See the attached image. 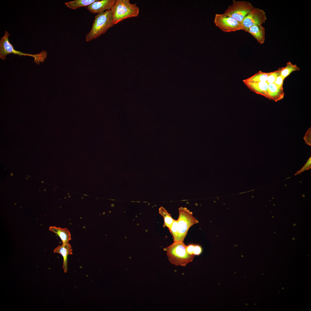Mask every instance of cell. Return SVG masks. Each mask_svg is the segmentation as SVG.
Returning <instances> with one entry per match:
<instances>
[{"instance_id": "obj_1", "label": "cell", "mask_w": 311, "mask_h": 311, "mask_svg": "<svg viewBox=\"0 0 311 311\" xmlns=\"http://www.w3.org/2000/svg\"><path fill=\"white\" fill-rule=\"evenodd\" d=\"M114 25L111 10L97 14L95 16L90 31L86 35V41L88 42L96 39Z\"/></svg>"}, {"instance_id": "obj_2", "label": "cell", "mask_w": 311, "mask_h": 311, "mask_svg": "<svg viewBox=\"0 0 311 311\" xmlns=\"http://www.w3.org/2000/svg\"><path fill=\"white\" fill-rule=\"evenodd\" d=\"M186 246L184 242H175L164 248V250L166 252L168 260L171 264L176 266H186L194 257V255L186 252Z\"/></svg>"}, {"instance_id": "obj_12", "label": "cell", "mask_w": 311, "mask_h": 311, "mask_svg": "<svg viewBox=\"0 0 311 311\" xmlns=\"http://www.w3.org/2000/svg\"><path fill=\"white\" fill-rule=\"evenodd\" d=\"M246 32L252 35L259 44L264 43L265 39V29L262 25L252 26Z\"/></svg>"}, {"instance_id": "obj_3", "label": "cell", "mask_w": 311, "mask_h": 311, "mask_svg": "<svg viewBox=\"0 0 311 311\" xmlns=\"http://www.w3.org/2000/svg\"><path fill=\"white\" fill-rule=\"evenodd\" d=\"M111 10L114 25L126 18L137 17L139 12L138 7L129 0H116Z\"/></svg>"}, {"instance_id": "obj_6", "label": "cell", "mask_w": 311, "mask_h": 311, "mask_svg": "<svg viewBox=\"0 0 311 311\" xmlns=\"http://www.w3.org/2000/svg\"><path fill=\"white\" fill-rule=\"evenodd\" d=\"M249 2L233 0L223 13L232 17L241 23L245 18L254 8Z\"/></svg>"}, {"instance_id": "obj_14", "label": "cell", "mask_w": 311, "mask_h": 311, "mask_svg": "<svg viewBox=\"0 0 311 311\" xmlns=\"http://www.w3.org/2000/svg\"><path fill=\"white\" fill-rule=\"evenodd\" d=\"M49 230L56 234L60 237L63 244L69 243L71 239V234L67 228L50 226Z\"/></svg>"}, {"instance_id": "obj_16", "label": "cell", "mask_w": 311, "mask_h": 311, "mask_svg": "<svg viewBox=\"0 0 311 311\" xmlns=\"http://www.w3.org/2000/svg\"><path fill=\"white\" fill-rule=\"evenodd\" d=\"M159 213L163 217L164 223L163 227H167L169 230L172 226L174 219L172 218L171 215L162 206L159 209Z\"/></svg>"}, {"instance_id": "obj_10", "label": "cell", "mask_w": 311, "mask_h": 311, "mask_svg": "<svg viewBox=\"0 0 311 311\" xmlns=\"http://www.w3.org/2000/svg\"><path fill=\"white\" fill-rule=\"evenodd\" d=\"M243 81L252 91L270 99V96L268 91V84L266 82Z\"/></svg>"}, {"instance_id": "obj_9", "label": "cell", "mask_w": 311, "mask_h": 311, "mask_svg": "<svg viewBox=\"0 0 311 311\" xmlns=\"http://www.w3.org/2000/svg\"><path fill=\"white\" fill-rule=\"evenodd\" d=\"M116 0H97L86 7L91 13L97 14L110 10L114 5Z\"/></svg>"}, {"instance_id": "obj_5", "label": "cell", "mask_w": 311, "mask_h": 311, "mask_svg": "<svg viewBox=\"0 0 311 311\" xmlns=\"http://www.w3.org/2000/svg\"><path fill=\"white\" fill-rule=\"evenodd\" d=\"M178 210V234L173 240L174 242H184L189 228L194 224L198 223V221L193 216L192 212L186 208L181 207Z\"/></svg>"}, {"instance_id": "obj_19", "label": "cell", "mask_w": 311, "mask_h": 311, "mask_svg": "<svg viewBox=\"0 0 311 311\" xmlns=\"http://www.w3.org/2000/svg\"><path fill=\"white\" fill-rule=\"evenodd\" d=\"M281 70V68H280L277 71L271 72L266 82L268 84L270 83H273L276 78L280 75Z\"/></svg>"}, {"instance_id": "obj_4", "label": "cell", "mask_w": 311, "mask_h": 311, "mask_svg": "<svg viewBox=\"0 0 311 311\" xmlns=\"http://www.w3.org/2000/svg\"><path fill=\"white\" fill-rule=\"evenodd\" d=\"M10 34L6 31L4 36L1 38L0 40V58L4 60L6 59L7 54L13 53L14 54L18 55L19 56H30L33 57L34 62L37 65L40 62H43L47 56V52L46 51L43 50L40 53L36 54H31L23 53L20 51H17L14 49L13 45L10 42L9 37Z\"/></svg>"}, {"instance_id": "obj_21", "label": "cell", "mask_w": 311, "mask_h": 311, "mask_svg": "<svg viewBox=\"0 0 311 311\" xmlns=\"http://www.w3.org/2000/svg\"><path fill=\"white\" fill-rule=\"evenodd\" d=\"M311 167V157H310L304 166L300 170L298 171L295 174L297 175L300 174L304 171L309 170Z\"/></svg>"}, {"instance_id": "obj_15", "label": "cell", "mask_w": 311, "mask_h": 311, "mask_svg": "<svg viewBox=\"0 0 311 311\" xmlns=\"http://www.w3.org/2000/svg\"><path fill=\"white\" fill-rule=\"evenodd\" d=\"M97 0H75L65 3L66 6L72 9L75 10L81 7H87Z\"/></svg>"}, {"instance_id": "obj_18", "label": "cell", "mask_w": 311, "mask_h": 311, "mask_svg": "<svg viewBox=\"0 0 311 311\" xmlns=\"http://www.w3.org/2000/svg\"><path fill=\"white\" fill-rule=\"evenodd\" d=\"M299 70V68L296 65L293 64L289 61L287 63L286 67L281 68L280 75L284 79L292 72Z\"/></svg>"}, {"instance_id": "obj_17", "label": "cell", "mask_w": 311, "mask_h": 311, "mask_svg": "<svg viewBox=\"0 0 311 311\" xmlns=\"http://www.w3.org/2000/svg\"><path fill=\"white\" fill-rule=\"evenodd\" d=\"M270 73H265L261 71L257 73L251 77L243 80V81L259 82L265 81H267L268 76L270 74Z\"/></svg>"}, {"instance_id": "obj_24", "label": "cell", "mask_w": 311, "mask_h": 311, "mask_svg": "<svg viewBox=\"0 0 311 311\" xmlns=\"http://www.w3.org/2000/svg\"><path fill=\"white\" fill-rule=\"evenodd\" d=\"M284 79L280 75L276 79L273 83L279 87H283V82Z\"/></svg>"}, {"instance_id": "obj_26", "label": "cell", "mask_w": 311, "mask_h": 311, "mask_svg": "<svg viewBox=\"0 0 311 311\" xmlns=\"http://www.w3.org/2000/svg\"><path fill=\"white\" fill-rule=\"evenodd\" d=\"M84 195L87 196V195H85V194H84Z\"/></svg>"}, {"instance_id": "obj_13", "label": "cell", "mask_w": 311, "mask_h": 311, "mask_svg": "<svg viewBox=\"0 0 311 311\" xmlns=\"http://www.w3.org/2000/svg\"><path fill=\"white\" fill-rule=\"evenodd\" d=\"M268 91L270 99L277 102L282 99L285 95L283 87H279L274 83L268 84Z\"/></svg>"}, {"instance_id": "obj_25", "label": "cell", "mask_w": 311, "mask_h": 311, "mask_svg": "<svg viewBox=\"0 0 311 311\" xmlns=\"http://www.w3.org/2000/svg\"><path fill=\"white\" fill-rule=\"evenodd\" d=\"M194 244H190L187 246L186 248V252L188 254L193 255V250L194 246Z\"/></svg>"}, {"instance_id": "obj_20", "label": "cell", "mask_w": 311, "mask_h": 311, "mask_svg": "<svg viewBox=\"0 0 311 311\" xmlns=\"http://www.w3.org/2000/svg\"><path fill=\"white\" fill-rule=\"evenodd\" d=\"M170 232L174 238H176L178 234V221L174 219L172 226L169 229Z\"/></svg>"}, {"instance_id": "obj_23", "label": "cell", "mask_w": 311, "mask_h": 311, "mask_svg": "<svg viewBox=\"0 0 311 311\" xmlns=\"http://www.w3.org/2000/svg\"><path fill=\"white\" fill-rule=\"evenodd\" d=\"M202 251V249L200 246L198 245H194L193 255H198L201 253Z\"/></svg>"}, {"instance_id": "obj_8", "label": "cell", "mask_w": 311, "mask_h": 311, "mask_svg": "<svg viewBox=\"0 0 311 311\" xmlns=\"http://www.w3.org/2000/svg\"><path fill=\"white\" fill-rule=\"evenodd\" d=\"M216 26L225 32L242 30L241 23L231 17L223 14H216L214 20Z\"/></svg>"}, {"instance_id": "obj_7", "label": "cell", "mask_w": 311, "mask_h": 311, "mask_svg": "<svg viewBox=\"0 0 311 311\" xmlns=\"http://www.w3.org/2000/svg\"><path fill=\"white\" fill-rule=\"evenodd\" d=\"M266 20V16L264 10L254 7L241 23L242 30L246 32L252 26L262 25Z\"/></svg>"}, {"instance_id": "obj_11", "label": "cell", "mask_w": 311, "mask_h": 311, "mask_svg": "<svg viewBox=\"0 0 311 311\" xmlns=\"http://www.w3.org/2000/svg\"><path fill=\"white\" fill-rule=\"evenodd\" d=\"M71 246L69 243L59 245L54 250V253H58L61 254L63 259L62 268L65 273L68 270L67 257L69 255L72 254Z\"/></svg>"}, {"instance_id": "obj_22", "label": "cell", "mask_w": 311, "mask_h": 311, "mask_svg": "<svg viewBox=\"0 0 311 311\" xmlns=\"http://www.w3.org/2000/svg\"><path fill=\"white\" fill-rule=\"evenodd\" d=\"M311 127H310L307 131L304 137L306 143L309 145H311Z\"/></svg>"}]
</instances>
